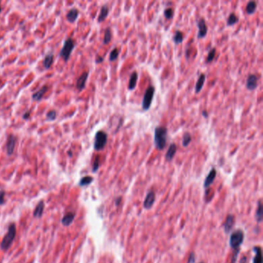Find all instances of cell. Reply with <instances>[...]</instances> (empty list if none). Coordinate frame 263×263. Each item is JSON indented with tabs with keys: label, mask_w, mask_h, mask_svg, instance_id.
<instances>
[{
	"label": "cell",
	"mask_w": 263,
	"mask_h": 263,
	"mask_svg": "<svg viewBox=\"0 0 263 263\" xmlns=\"http://www.w3.org/2000/svg\"><path fill=\"white\" fill-rule=\"evenodd\" d=\"M168 139V129L164 127H157L154 130V144L156 148L162 151L165 148Z\"/></svg>",
	"instance_id": "6da1fadb"
},
{
	"label": "cell",
	"mask_w": 263,
	"mask_h": 263,
	"mask_svg": "<svg viewBox=\"0 0 263 263\" xmlns=\"http://www.w3.org/2000/svg\"><path fill=\"white\" fill-rule=\"evenodd\" d=\"M245 235L242 230H235L231 234L229 239V244L234 251L239 250V247L244 241Z\"/></svg>",
	"instance_id": "7a4b0ae2"
},
{
	"label": "cell",
	"mask_w": 263,
	"mask_h": 263,
	"mask_svg": "<svg viewBox=\"0 0 263 263\" xmlns=\"http://www.w3.org/2000/svg\"><path fill=\"white\" fill-rule=\"evenodd\" d=\"M16 234V225L14 223H12L8 228V231L4 236L2 242H1V248L3 250H7L11 246L13 241L14 240L15 236Z\"/></svg>",
	"instance_id": "3957f363"
},
{
	"label": "cell",
	"mask_w": 263,
	"mask_h": 263,
	"mask_svg": "<svg viewBox=\"0 0 263 263\" xmlns=\"http://www.w3.org/2000/svg\"><path fill=\"white\" fill-rule=\"evenodd\" d=\"M108 135L103 130H99L96 133L95 138H94V148L95 151H102L106 146L107 142Z\"/></svg>",
	"instance_id": "277c9868"
},
{
	"label": "cell",
	"mask_w": 263,
	"mask_h": 263,
	"mask_svg": "<svg viewBox=\"0 0 263 263\" xmlns=\"http://www.w3.org/2000/svg\"><path fill=\"white\" fill-rule=\"evenodd\" d=\"M74 47L75 43L73 39L68 38L65 40L62 49H61L60 52V56L62 59H64V60L65 61V62L69 60L70 55H71Z\"/></svg>",
	"instance_id": "5b68a950"
},
{
	"label": "cell",
	"mask_w": 263,
	"mask_h": 263,
	"mask_svg": "<svg viewBox=\"0 0 263 263\" xmlns=\"http://www.w3.org/2000/svg\"><path fill=\"white\" fill-rule=\"evenodd\" d=\"M154 93H155V88L153 86H149L146 89L142 100V108L144 110H148L150 109L154 98Z\"/></svg>",
	"instance_id": "8992f818"
},
{
	"label": "cell",
	"mask_w": 263,
	"mask_h": 263,
	"mask_svg": "<svg viewBox=\"0 0 263 263\" xmlns=\"http://www.w3.org/2000/svg\"><path fill=\"white\" fill-rule=\"evenodd\" d=\"M16 142H17V137L13 134H10L7 137L6 144V153L8 155H12L15 151V147H16Z\"/></svg>",
	"instance_id": "52a82bcc"
},
{
	"label": "cell",
	"mask_w": 263,
	"mask_h": 263,
	"mask_svg": "<svg viewBox=\"0 0 263 263\" xmlns=\"http://www.w3.org/2000/svg\"><path fill=\"white\" fill-rule=\"evenodd\" d=\"M198 27V38H204V37H206L207 33H208V26L206 25V22L205 20L203 18L198 20V23H197Z\"/></svg>",
	"instance_id": "ba28073f"
},
{
	"label": "cell",
	"mask_w": 263,
	"mask_h": 263,
	"mask_svg": "<svg viewBox=\"0 0 263 263\" xmlns=\"http://www.w3.org/2000/svg\"><path fill=\"white\" fill-rule=\"evenodd\" d=\"M258 87V77L255 74H250L246 81V88L249 91H254Z\"/></svg>",
	"instance_id": "9c48e42d"
},
{
	"label": "cell",
	"mask_w": 263,
	"mask_h": 263,
	"mask_svg": "<svg viewBox=\"0 0 263 263\" xmlns=\"http://www.w3.org/2000/svg\"><path fill=\"white\" fill-rule=\"evenodd\" d=\"M88 76H89V73L88 72H84L77 79V81H76V89L79 91H82L85 88L86 83H87Z\"/></svg>",
	"instance_id": "30bf717a"
},
{
	"label": "cell",
	"mask_w": 263,
	"mask_h": 263,
	"mask_svg": "<svg viewBox=\"0 0 263 263\" xmlns=\"http://www.w3.org/2000/svg\"><path fill=\"white\" fill-rule=\"evenodd\" d=\"M154 201H155V194L154 191H151L148 193L147 196H146L145 199L144 201V207L147 209H149L154 204Z\"/></svg>",
	"instance_id": "8fae6325"
},
{
	"label": "cell",
	"mask_w": 263,
	"mask_h": 263,
	"mask_svg": "<svg viewBox=\"0 0 263 263\" xmlns=\"http://www.w3.org/2000/svg\"><path fill=\"white\" fill-rule=\"evenodd\" d=\"M216 174H217V171H216L215 168H212V169L210 171L209 174L207 175L206 178L204 180V187L205 188H208L213 182H214V180L216 178Z\"/></svg>",
	"instance_id": "7c38bea8"
},
{
	"label": "cell",
	"mask_w": 263,
	"mask_h": 263,
	"mask_svg": "<svg viewBox=\"0 0 263 263\" xmlns=\"http://www.w3.org/2000/svg\"><path fill=\"white\" fill-rule=\"evenodd\" d=\"M48 91V87L46 85L42 87V88H40L39 91H37V92L34 93L32 96L33 100H35V101H40L42 100L43 95L46 93V91Z\"/></svg>",
	"instance_id": "4fadbf2b"
},
{
	"label": "cell",
	"mask_w": 263,
	"mask_h": 263,
	"mask_svg": "<svg viewBox=\"0 0 263 263\" xmlns=\"http://www.w3.org/2000/svg\"><path fill=\"white\" fill-rule=\"evenodd\" d=\"M78 16H79V10L76 8L70 9L68 11V13H67V20L70 22H71V23H73V22H74L76 20Z\"/></svg>",
	"instance_id": "5bb4252c"
},
{
	"label": "cell",
	"mask_w": 263,
	"mask_h": 263,
	"mask_svg": "<svg viewBox=\"0 0 263 263\" xmlns=\"http://www.w3.org/2000/svg\"><path fill=\"white\" fill-rule=\"evenodd\" d=\"M138 79V74L136 71H133L131 73L130 77V80H129L128 86H127V88H128L129 91H133L135 89V87L137 86V83Z\"/></svg>",
	"instance_id": "9a60e30c"
},
{
	"label": "cell",
	"mask_w": 263,
	"mask_h": 263,
	"mask_svg": "<svg viewBox=\"0 0 263 263\" xmlns=\"http://www.w3.org/2000/svg\"><path fill=\"white\" fill-rule=\"evenodd\" d=\"M177 151V146L175 144H171L168 148V151L166 153V155H165V159H166L168 161H170L173 159V157H174L175 154H176Z\"/></svg>",
	"instance_id": "2e32d148"
},
{
	"label": "cell",
	"mask_w": 263,
	"mask_h": 263,
	"mask_svg": "<svg viewBox=\"0 0 263 263\" xmlns=\"http://www.w3.org/2000/svg\"><path fill=\"white\" fill-rule=\"evenodd\" d=\"M234 222H235V219L234 216L231 215H228L227 216L226 219H225V224H224V229L226 233H228L232 228L233 225H234Z\"/></svg>",
	"instance_id": "e0dca14e"
},
{
	"label": "cell",
	"mask_w": 263,
	"mask_h": 263,
	"mask_svg": "<svg viewBox=\"0 0 263 263\" xmlns=\"http://www.w3.org/2000/svg\"><path fill=\"white\" fill-rule=\"evenodd\" d=\"M205 79H206V76H205V74L201 73V74L199 76V78H198L196 84H195V91L196 94H198V93L201 91L203 86H204V82H205Z\"/></svg>",
	"instance_id": "ac0fdd59"
},
{
	"label": "cell",
	"mask_w": 263,
	"mask_h": 263,
	"mask_svg": "<svg viewBox=\"0 0 263 263\" xmlns=\"http://www.w3.org/2000/svg\"><path fill=\"white\" fill-rule=\"evenodd\" d=\"M108 15H109V8L106 5L103 6L100 9V14H99L98 19H97L98 22H102L103 21H104L108 16Z\"/></svg>",
	"instance_id": "d6986e66"
},
{
	"label": "cell",
	"mask_w": 263,
	"mask_h": 263,
	"mask_svg": "<svg viewBox=\"0 0 263 263\" xmlns=\"http://www.w3.org/2000/svg\"><path fill=\"white\" fill-rule=\"evenodd\" d=\"M255 253L253 258V263H262V256H261V249L259 246H255L253 249Z\"/></svg>",
	"instance_id": "ffe728a7"
},
{
	"label": "cell",
	"mask_w": 263,
	"mask_h": 263,
	"mask_svg": "<svg viewBox=\"0 0 263 263\" xmlns=\"http://www.w3.org/2000/svg\"><path fill=\"white\" fill-rule=\"evenodd\" d=\"M53 54L52 53H48L47 55H46L44 60H43V67L48 70L51 67V66L53 64Z\"/></svg>",
	"instance_id": "44dd1931"
},
{
	"label": "cell",
	"mask_w": 263,
	"mask_h": 263,
	"mask_svg": "<svg viewBox=\"0 0 263 263\" xmlns=\"http://www.w3.org/2000/svg\"><path fill=\"white\" fill-rule=\"evenodd\" d=\"M75 218V214L73 212H69L62 219V224L65 226H68L70 225L72 222H73V219Z\"/></svg>",
	"instance_id": "7402d4cb"
},
{
	"label": "cell",
	"mask_w": 263,
	"mask_h": 263,
	"mask_svg": "<svg viewBox=\"0 0 263 263\" xmlns=\"http://www.w3.org/2000/svg\"><path fill=\"white\" fill-rule=\"evenodd\" d=\"M43 209H44V202L43 201H40L37 204V206L36 207L35 211H34V216L37 218L41 217L42 215H43Z\"/></svg>",
	"instance_id": "603a6c76"
},
{
	"label": "cell",
	"mask_w": 263,
	"mask_h": 263,
	"mask_svg": "<svg viewBox=\"0 0 263 263\" xmlns=\"http://www.w3.org/2000/svg\"><path fill=\"white\" fill-rule=\"evenodd\" d=\"M256 9H257L256 2H254V1H251V2H248L247 6H246V13H247V14L249 15L253 14V13L256 11Z\"/></svg>",
	"instance_id": "cb8c5ba5"
},
{
	"label": "cell",
	"mask_w": 263,
	"mask_h": 263,
	"mask_svg": "<svg viewBox=\"0 0 263 263\" xmlns=\"http://www.w3.org/2000/svg\"><path fill=\"white\" fill-rule=\"evenodd\" d=\"M238 18L236 15L234 13H231L228 16V19H227V25L228 26H231V25H235L238 22Z\"/></svg>",
	"instance_id": "d4e9b609"
},
{
	"label": "cell",
	"mask_w": 263,
	"mask_h": 263,
	"mask_svg": "<svg viewBox=\"0 0 263 263\" xmlns=\"http://www.w3.org/2000/svg\"><path fill=\"white\" fill-rule=\"evenodd\" d=\"M255 217H256V221L259 223L262 220V205H261V201H259L258 202V208L256 210V214H255Z\"/></svg>",
	"instance_id": "484cf974"
},
{
	"label": "cell",
	"mask_w": 263,
	"mask_h": 263,
	"mask_svg": "<svg viewBox=\"0 0 263 263\" xmlns=\"http://www.w3.org/2000/svg\"><path fill=\"white\" fill-rule=\"evenodd\" d=\"M183 34L180 30H176L175 33H174V37H173V40H174L175 44H180L183 42Z\"/></svg>",
	"instance_id": "4316f807"
},
{
	"label": "cell",
	"mask_w": 263,
	"mask_h": 263,
	"mask_svg": "<svg viewBox=\"0 0 263 263\" xmlns=\"http://www.w3.org/2000/svg\"><path fill=\"white\" fill-rule=\"evenodd\" d=\"M111 39H112V33H111L110 29L106 28V30L104 33V37H103V44H108L111 41Z\"/></svg>",
	"instance_id": "83f0119b"
},
{
	"label": "cell",
	"mask_w": 263,
	"mask_h": 263,
	"mask_svg": "<svg viewBox=\"0 0 263 263\" xmlns=\"http://www.w3.org/2000/svg\"><path fill=\"white\" fill-rule=\"evenodd\" d=\"M191 139H192L191 135L188 132L184 133V135H183V138H182L183 147H184V148L188 147V146L189 145V144L191 143Z\"/></svg>",
	"instance_id": "f1b7e54d"
},
{
	"label": "cell",
	"mask_w": 263,
	"mask_h": 263,
	"mask_svg": "<svg viewBox=\"0 0 263 263\" xmlns=\"http://www.w3.org/2000/svg\"><path fill=\"white\" fill-rule=\"evenodd\" d=\"M119 53H120V52H119V50L118 49V48H114V49H113L112 51L110 52L109 60L110 61V62H113V61L116 60L118 58Z\"/></svg>",
	"instance_id": "f546056e"
},
{
	"label": "cell",
	"mask_w": 263,
	"mask_h": 263,
	"mask_svg": "<svg viewBox=\"0 0 263 263\" xmlns=\"http://www.w3.org/2000/svg\"><path fill=\"white\" fill-rule=\"evenodd\" d=\"M94 181V178L91 176H85L83 178H81V180L79 181V185L80 186H87L88 184H91L92 181Z\"/></svg>",
	"instance_id": "4dcf8cb0"
},
{
	"label": "cell",
	"mask_w": 263,
	"mask_h": 263,
	"mask_svg": "<svg viewBox=\"0 0 263 263\" xmlns=\"http://www.w3.org/2000/svg\"><path fill=\"white\" fill-rule=\"evenodd\" d=\"M215 55H216V49L215 48H212V49L208 52V57H207V60H206L207 63L211 62V61L215 59Z\"/></svg>",
	"instance_id": "1f68e13d"
},
{
	"label": "cell",
	"mask_w": 263,
	"mask_h": 263,
	"mask_svg": "<svg viewBox=\"0 0 263 263\" xmlns=\"http://www.w3.org/2000/svg\"><path fill=\"white\" fill-rule=\"evenodd\" d=\"M56 111L54 110H49V112L46 114V119L48 120V121H55L56 118Z\"/></svg>",
	"instance_id": "d6a6232c"
},
{
	"label": "cell",
	"mask_w": 263,
	"mask_h": 263,
	"mask_svg": "<svg viewBox=\"0 0 263 263\" xmlns=\"http://www.w3.org/2000/svg\"><path fill=\"white\" fill-rule=\"evenodd\" d=\"M164 16L167 19H172L174 16V10L171 8H168L164 11Z\"/></svg>",
	"instance_id": "836d02e7"
},
{
	"label": "cell",
	"mask_w": 263,
	"mask_h": 263,
	"mask_svg": "<svg viewBox=\"0 0 263 263\" xmlns=\"http://www.w3.org/2000/svg\"><path fill=\"white\" fill-rule=\"evenodd\" d=\"M100 167V156H96L95 160L94 161V164H93V172H97Z\"/></svg>",
	"instance_id": "e575fe53"
},
{
	"label": "cell",
	"mask_w": 263,
	"mask_h": 263,
	"mask_svg": "<svg viewBox=\"0 0 263 263\" xmlns=\"http://www.w3.org/2000/svg\"><path fill=\"white\" fill-rule=\"evenodd\" d=\"M195 253H194V252H191L190 255H189L188 263H195Z\"/></svg>",
	"instance_id": "d590c367"
},
{
	"label": "cell",
	"mask_w": 263,
	"mask_h": 263,
	"mask_svg": "<svg viewBox=\"0 0 263 263\" xmlns=\"http://www.w3.org/2000/svg\"><path fill=\"white\" fill-rule=\"evenodd\" d=\"M5 191H0V205L2 204H4L5 202Z\"/></svg>",
	"instance_id": "8d00e7d4"
},
{
	"label": "cell",
	"mask_w": 263,
	"mask_h": 263,
	"mask_svg": "<svg viewBox=\"0 0 263 263\" xmlns=\"http://www.w3.org/2000/svg\"><path fill=\"white\" fill-rule=\"evenodd\" d=\"M30 114H31V111L30 110L25 111V112L24 113L23 115H22V119L28 120L29 118V117H30Z\"/></svg>",
	"instance_id": "74e56055"
},
{
	"label": "cell",
	"mask_w": 263,
	"mask_h": 263,
	"mask_svg": "<svg viewBox=\"0 0 263 263\" xmlns=\"http://www.w3.org/2000/svg\"><path fill=\"white\" fill-rule=\"evenodd\" d=\"M103 61V57L100 56H97L96 58V64H100Z\"/></svg>",
	"instance_id": "f35d334b"
},
{
	"label": "cell",
	"mask_w": 263,
	"mask_h": 263,
	"mask_svg": "<svg viewBox=\"0 0 263 263\" xmlns=\"http://www.w3.org/2000/svg\"><path fill=\"white\" fill-rule=\"evenodd\" d=\"M201 114H202V116L204 117V118H207L208 117V114L206 110H203Z\"/></svg>",
	"instance_id": "ab89813d"
},
{
	"label": "cell",
	"mask_w": 263,
	"mask_h": 263,
	"mask_svg": "<svg viewBox=\"0 0 263 263\" xmlns=\"http://www.w3.org/2000/svg\"><path fill=\"white\" fill-rule=\"evenodd\" d=\"M246 261H247V258H246V257L244 256L240 260V263H246Z\"/></svg>",
	"instance_id": "60d3db41"
},
{
	"label": "cell",
	"mask_w": 263,
	"mask_h": 263,
	"mask_svg": "<svg viewBox=\"0 0 263 263\" xmlns=\"http://www.w3.org/2000/svg\"><path fill=\"white\" fill-rule=\"evenodd\" d=\"M121 198H117V199H116V201H115L116 205H118V204H119V203L121 202Z\"/></svg>",
	"instance_id": "b9f144b4"
},
{
	"label": "cell",
	"mask_w": 263,
	"mask_h": 263,
	"mask_svg": "<svg viewBox=\"0 0 263 263\" xmlns=\"http://www.w3.org/2000/svg\"><path fill=\"white\" fill-rule=\"evenodd\" d=\"M68 155H70V157H71V156H72V152H71V151H68Z\"/></svg>",
	"instance_id": "7bdbcfd3"
},
{
	"label": "cell",
	"mask_w": 263,
	"mask_h": 263,
	"mask_svg": "<svg viewBox=\"0 0 263 263\" xmlns=\"http://www.w3.org/2000/svg\"><path fill=\"white\" fill-rule=\"evenodd\" d=\"M2 12V8H1V6H0V13Z\"/></svg>",
	"instance_id": "ee69618b"
},
{
	"label": "cell",
	"mask_w": 263,
	"mask_h": 263,
	"mask_svg": "<svg viewBox=\"0 0 263 263\" xmlns=\"http://www.w3.org/2000/svg\"><path fill=\"white\" fill-rule=\"evenodd\" d=\"M200 263H204V262H200Z\"/></svg>",
	"instance_id": "f6af8a7d"
}]
</instances>
